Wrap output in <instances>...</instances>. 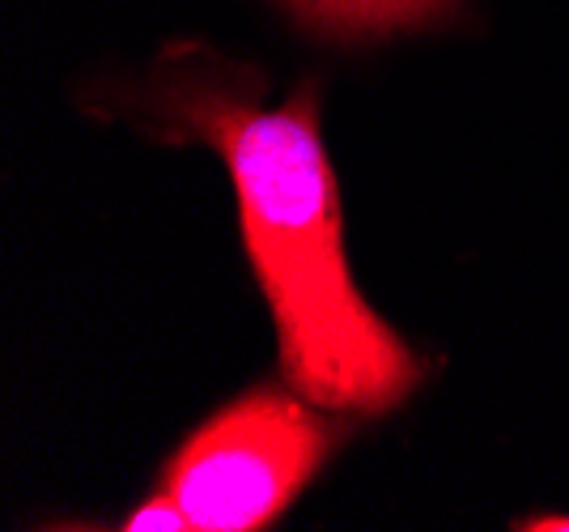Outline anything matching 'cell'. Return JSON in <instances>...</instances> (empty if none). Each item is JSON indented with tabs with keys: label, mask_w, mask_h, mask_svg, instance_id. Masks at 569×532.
<instances>
[{
	"label": "cell",
	"mask_w": 569,
	"mask_h": 532,
	"mask_svg": "<svg viewBox=\"0 0 569 532\" xmlns=\"http://www.w3.org/2000/svg\"><path fill=\"white\" fill-rule=\"evenodd\" d=\"M183 116L230 167L247 256L277 319L289 384L323 410H396L421 371L349 277L315 95L298 90L277 111L196 95Z\"/></svg>",
	"instance_id": "6da1fadb"
},
{
	"label": "cell",
	"mask_w": 569,
	"mask_h": 532,
	"mask_svg": "<svg viewBox=\"0 0 569 532\" xmlns=\"http://www.w3.org/2000/svg\"><path fill=\"white\" fill-rule=\"evenodd\" d=\"M328 447V426L298 396L256 387L179 447L162 494L196 532L263 529L293 503Z\"/></svg>",
	"instance_id": "7a4b0ae2"
},
{
	"label": "cell",
	"mask_w": 569,
	"mask_h": 532,
	"mask_svg": "<svg viewBox=\"0 0 569 532\" xmlns=\"http://www.w3.org/2000/svg\"><path fill=\"white\" fill-rule=\"evenodd\" d=\"M298 18L336 39H375L442 22L459 0H284Z\"/></svg>",
	"instance_id": "3957f363"
},
{
	"label": "cell",
	"mask_w": 569,
	"mask_h": 532,
	"mask_svg": "<svg viewBox=\"0 0 569 532\" xmlns=\"http://www.w3.org/2000/svg\"><path fill=\"white\" fill-rule=\"evenodd\" d=\"M123 529H132V532H158V529L179 532V529H188V515L174 508V499H167V494L158 490V494H153L137 515H128V524H123Z\"/></svg>",
	"instance_id": "277c9868"
},
{
	"label": "cell",
	"mask_w": 569,
	"mask_h": 532,
	"mask_svg": "<svg viewBox=\"0 0 569 532\" xmlns=\"http://www.w3.org/2000/svg\"><path fill=\"white\" fill-rule=\"evenodd\" d=\"M522 529H557V532H569V520H527Z\"/></svg>",
	"instance_id": "5b68a950"
}]
</instances>
